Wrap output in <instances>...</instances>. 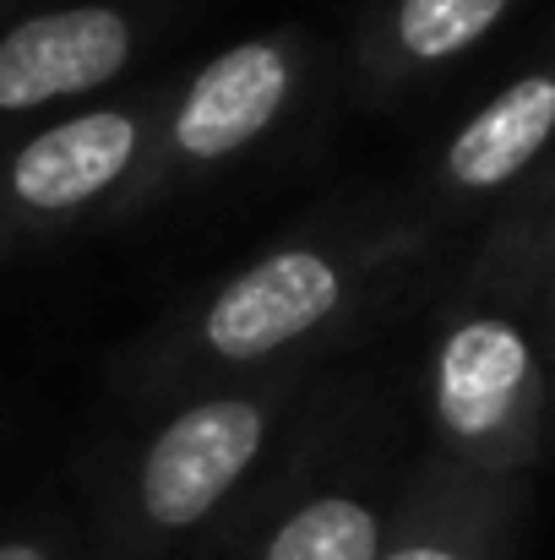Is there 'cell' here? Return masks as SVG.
Wrapping results in <instances>:
<instances>
[{
	"mask_svg": "<svg viewBox=\"0 0 555 560\" xmlns=\"http://www.w3.org/2000/svg\"><path fill=\"white\" fill-rule=\"evenodd\" d=\"M0 560H60V545H55V534H44V528L0 534Z\"/></svg>",
	"mask_w": 555,
	"mask_h": 560,
	"instance_id": "8fae6325",
	"label": "cell"
},
{
	"mask_svg": "<svg viewBox=\"0 0 555 560\" xmlns=\"http://www.w3.org/2000/svg\"><path fill=\"white\" fill-rule=\"evenodd\" d=\"M419 457L414 392L322 371L262 479L196 545L207 560H381Z\"/></svg>",
	"mask_w": 555,
	"mask_h": 560,
	"instance_id": "3957f363",
	"label": "cell"
},
{
	"mask_svg": "<svg viewBox=\"0 0 555 560\" xmlns=\"http://www.w3.org/2000/svg\"><path fill=\"white\" fill-rule=\"evenodd\" d=\"M545 311H551V371H555V170L545 175Z\"/></svg>",
	"mask_w": 555,
	"mask_h": 560,
	"instance_id": "7c38bea8",
	"label": "cell"
},
{
	"mask_svg": "<svg viewBox=\"0 0 555 560\" xmlns=\"http://www.w3.org/2000/svg\"><path fill=\"white\" fill-rule=\"evenodd\" d=\"M419 441L474 474L534 479L555 457L545 311V180L490 212L425 300L414 365Z\"/></svg>",
	"mask_w": 555,
	"mask_h": 560,
	"instance_id": "7a4b0ae2",
	"label": "cell"
},
{
	"mask_svg": "<svg viewBox=\"0 0 555 560\" xmlns=\"http://www.w3.org/2000/svg\"><path fill=\"white\" fill-rule=\"evenodd\" d=\"M311 386L316 375L278 371L131 408L142 430L109 457L99 560H170L201 545L262 479Z\"/></svg>",
	"mask_w": 555,
	"mask_h": 560,
	"instance_id": "277c9868",
	"label": "cell"
},
{
	"mask_svg": "<svg viewBox=\"0 0 555 560\" xmlns=\"http://www.w3.org/2000/svg\"><path fill=\"white\" fill-rule=\"evenodd\" d=\"M447 245L408 196L327 201L164 311L115 360V392L153 408L201 386L333 371L430 300Z\"/></svg>",
	"mask_w": 555,
	"mask_h": 560,
	"instance_id": "6da1fadb",
	"label": "cell"
},
{
	"mask_svg": "<svg viewBox=\"0 0 555 560\" xmlns=\"http://www.w3.org/2000/svg\"><path fill=\"white\" fill-rule=\"evenodd\" d=\"M159 22L164 11L153 0H49L0 22V142L109 98Z\"/></svg>",
	"mask_w": 555,
	"mask_h": 560,
	"instance_id": "ba28073f",
	"label": "cell"
},
{
	"mask_svg": "<svg viewBox=\"0 0 555 560\" xmlns=\"http://www.w3.org/2000/svg\"><path fill=\"white\" fill-rule=\"evenodd\" d=\"M333 77L338 55L294 22L212 49L164 88L153 153L126 218L229 190L305 153L327 120Z\"/></svg>",
	"mask_w": 555,
	"mask_h": 560,
	"instance_id": "5b68a950",
	"label": "cell"
},
{
	"mask_svg": "<svg viewBox=\"0 0 555 560\" xmlns=\"http://www.w3.org/2000/svg\"><path fill=\"white\" fill-rule=\"evenodd\" d=\"M534 479L474 474L419 441L381 560H512Z\"/></svg>",
	"mask_w": 555,
	"mask_h": 560,
	"instance_id": "30bf717a",
	"label": "cell"
},
{
	"mask_svg": "<svg viewBox=\"0 0 555 560\" xmlns=\"http://www.w3.org/2000/svg\"><path fill=\"white\" fill-rule=\"evenodd\" d=\"M164 82L93 98L0 142V267L126 223L153 153Z\"/></svg>",
	"mask_w": 555,
	"mask_h": 560,
	"instance_id": "8992f818",
	"label": "cell"
},
{
	"mask_svg": "<svg viewBox=\"0 0 555 560\" xmlns=\"http://www.w3.org/2000/svg\"><path fill=\"white\" fill-rule=\"evenodd\" d=\"M555 170V38L523 55L479 104H469L452 131L425 153L414 186L403 190L425 223L452 240L479 229L512 196Z\"/></svg>",
	"mask_w": 555,
	"mask_h": 560,
	"instance_id": "52a82bcc",
	"label": "cell"
},
{
	"mask_svg": "<svg viewBox=\"0 0 555 560\" xmlns=\"http://www.w3.org/2000/svg\"><path fill=\"white\" fill-rule=\"evenodd\" d=\"M540 0H366L349 33V77L370 104H408L485 60Z\"/></svg>",
	"mask_w": 555,
	"mask_h": 560,
	"instance_id": "9c48e42d",
	"label": "cell"
},
{
	"mask_svg": "<svg viewBox=\"0 0 555 560\" xmlns=\"http://www.w3.org/2000/svg\"><path fill=\"white\" fill-rule=\"evenodd\" d=\"M16 11H27V0H0V22H11Z\"/></svg>",
	"mask_w": 555,
	"mask_h": 560,
	"instance_id": "4fadbf2b",
	"label": "cell"
}]
</instances>
